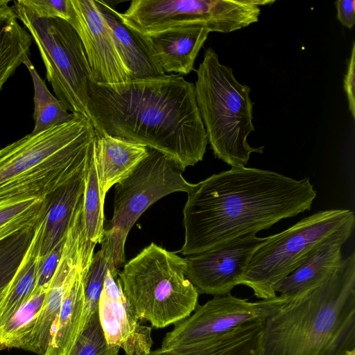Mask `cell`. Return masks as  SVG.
<instances>
[{
  "label": "cell",
  "mask_w": 355,
  "mask_h": 355,
  "mask_svg": "<svg viewBox=\"0 0 355 355\" xmlns=\"http://www.w3.org/2000/svg\"><path fill=\"white\" fill-rule=\"evenodd\" d=\"M316 191L309 178L297 180L275 171L233 166L195 184L183 209L189 256L268 230L311 209Z\"/></svg>",
  "instance_id": "obj_1"
},
{
  "label": "cell",
  "mask_w": 355,
  "mask_h": 355,
  "mask_svg": "<svg viewBox=\"0 0 355 355\" xmlns=\"http://www.w3.org/2000/svg\"><path fill=\"white\" fill-rule=\"evenodd\" d=\"M87 110L96 135L143 144L184 168L202 161L206 152L195 85L180 74L113 85L92 80Z\"/></svg>",
  "instance_id": "obj_2"
},
{
  "label": "cell",
  "mask_w": 355,
  "mask_h": 355,
  "mask_svg": "<svg viewBox=\"0 0 355 355\" xmlns=\"http://www.w3.org/2000/svg\"><path fill=\"white\" fill-rule=\"evenodd\" d=\"M355 347V253L263 322V355H342Z\"/></svg>",
  "instance_id": "obj_3"
},
{
  "label": "cell",
  "mask_w": 355,
  "mask_h": 355,
  "mask_svg": "<svg viewBox=\"0 0 355 355\" xmlns=\"http://www.w3.org/2000/svg\"><path fill=\"white\" fill-rule=\"evenodd\" d=\"M96 132L80 116L0 149V202L46 198L84 170Z\"/></svg>",
  "instance_id": "obj_4"
},
{
  "label": "cell",
  "mask_w": 355,
  "mask_h": 355,
  "mask_svg": "<svg viewBox=\"0 0 355 355\" xmlns=\"http://www.w3.org/2000/svg\"><path fill=\"white\" fill-rule=\"evenodd\" d=\"M196 72V101L214 156L231 167L245 166L251 153H262L264 148L251 147L247 141L254 130L250 87L237 81L211 47Z\"/></svg>",
  "instance_id": "obj_5"
},
{
  "label": "cell",
  "mask_w": 355,
  "mask_h": 355,
  "mask_svg": "<svg viewBox=\"0 0 355 355\" xmlns=\"http://www.w3.org/2000/svg\"><path fill=\"white\" fill-rule=\"evenodd\" d=\"M184 258L151 243L118 272L123 294L136 318L157 329L189 316L199 293L187 278Z\"/></svg>",
  "instance_id": "obj_6"
},
{
  "label": "cell",
  "mask_w": 355,
  "mask_h": 355,
  "mask_svg": "<svg viewBox=\"0 0 355 355\" xmlns=\"http://www.w3.org/2000/svg\"><path fill=\"white\" fill-rule=\"evenodd\" d=\"M354 225V214L347 209L319 211L304 218L266 238L253 252L239 285L250 288L259 299L275 297L277 285L311 253L328 242H346Z\"/></svg>",
  "instance_id": "obj_7"
},
{
  "label": "cell",
  "mask_w": 355,
  "mask_h": 355,
  "mask_svg": "<svg viewBox=\"0 0 355 355\" xmlns=\"http://www.w3.org/2000/svg\"><path fill=\"white\" fill-rule=\"evenodd\" d=\"M184 169L164 153L148 148V155L125 179L115 184L113 216L105 227L101 250L117 270L125 263L128 234L140 216L172 193H189L195 184L182 176Z\"/></svg>",
  "instance_id": "obj_8"
},
{
  "label": "cell",
  "mask_w": 355,
  "mask_h": 355,
  "mask_svg": "<svg viewBox=\"0 0 355 355\" xmlns=\"http://www.w3.org/2000/svg\"><path fill=\"white\" fill-rule=\"evenodd\" d=\"M12 8L38 48L55 97L67 110L89 120L87 105L92 78L76 30L61 19L33 16L19 0Z\"/></svg>",
  "instance_id": "obj_9"
},
{
  "label": "cell",
  "mask_w": 355,
  "mask_h": 355,
  "mask_svg": "<svg viewBox=\"0 0 355 355\" xmlns=\"http://www.w3.org/2000/svg\"><path fill=\"white\" fill-rule=\"evenodd\" d=\"M275 0H133L123 12H112L129 30L147 34L202 26L228 33L257 22L261 6Z\"/></svg>",
  "instance_id": "obj_10"
},
{
  "label": "cell",
  "mask_w": 355,
  "mask_h": 355,
  "mask_svg": "<svg viewBox=\"0 0 355 355\" xmlns=\"http://www.w3.org/2000/svg\"><path fill=\"white\" fill-rule=\"evenodd\" d=\"M288 296L250 302L230 293L214 296L175 324L164 337L161 347H184L223 334L246 322L264 321Z\"/></svg>",
  "instance_id": "obj_11"
},
{
  "label": "cell",
  "mask_w": 355,
  "mask_h": 355,
  "mask_svg": "<svg viewBox=\"0 0 355 355\" xmlns=\"http://www.w3.org/2000/svg\"><path fill=\"white\" fill-rule=\"evenodd\" d=\"M69 22L84 47L92 81L113 85L128 82L130 73L116 49L111 30L95 0H69Z\"/></svg>",
  "instance_id": "obj_12"
},
{
  "label": "cell",
  "mask_w": 355,
  "mask_h": 355,
  "mask_svg": "<svg viewBox=\"0 0 355 355\" xmlns=\"http://www.w3.org/2000/svg\"><path fill=\"white\" fill-rule=\"evenodd\" d=\"M266 238L251 234L186 256L185 275L199 294L217 296L230 293L239 285L253 252Z\"/></svg>",
  "instance_id": "obj_13"
},
{
  "label": "cell",
  "mask_w": 355,
  "mask_h": 355,
  "mask_svg": "<svg viewBox=\"0 0 355 355\" xmlns=\"http://www.w3.org/2000/svg\"><path fill=\"white\" fill-rule=\"evenodd\" d=\"M83 245L82 214L76 211L70 221L60 261L24 350L38 355L45 352L64 297L82 265Z\"/></svg>",
  "instance_id": "obj_14"
},
{
  "label": "cell",
  "mask_w": 355,
  "mask_h": 355,
  "mask_svg": "<svg viewBox=\"0 0 355 355\" xmlns=\"http://www.w3.org/2000/svg\"><path fill=\"white\" fill-rule=\"evenodd\" d=\"M99 320L107 343L123 349L125 355H145L151 351L152 328L142 325L122 290L118 270L106 273L98 302Z\"/></svg>",
  "instance_id": "obj_15"
},
{
  "label": "cell",
  "mask_w": 355,
  "mask_h": 355,
  "mask_svg": "<svg viewBox=\"0 0 355 355\" xmlns=\"http://www.w3.org/2000/svg\"><path fill=\"white\" fill-rule=\"evenodd\" d=\"M131 31L165 73L181 76L194 69L195 60L210 33L202 26L175 27L147 34Z\"/></svg>",
  "instance_id": "obj_16"
},
{
  "label": "cell",
  "mask_w": 355,
  "mask_h": 355,
  "mask_svg": "<svg viewBox=\"0 0 355 355\" xmlns=\"http://www.w3.org/2000/svg\"><path fill=\"white\" fill-rule=\"evenodd\" d=\"M143 144L110 135H96L94 157L100 189H110L126 178L148 155Z\"/></svg>",
  "instance_id": "obj_17"
},
{
  "label": "cell",
  "mask_w": 355,
  "mask_h": 355,
  "mask_svg": "<svg viewBox=\"0 0 355 355\" xmlns=\"http://www.w3.org/2000/svg\"><path fill=\"white\" fill-rule=\"evenodd\" d=\"M263 322H248L223 334L190 346L160 347L145 355H263Z\"/></svg>",
  "instance_id": "obj_18"
},
{
  "label": "cell",
  "mask_w": 355,
  "mask_h": 355,
  "mask_svg": "<svg viewBox=\"0 0 355 355\" xmlns=\"http://www.w3.org/2000/svg\"><path fill=\"white\" fill-rule=\"evenodd\" d=\"M89 266H85L82 259V265L64 297L43 355H69L84 329L85 280Z\"/></svg>",
  "instance_id": "obj_19"
},
{
  "label": "cell",
  "mask_w": 355,
  "mask_h": 355,
  "mask_svg": "<svg viewBox=\"0 0 355 355\" xmlns=\"http://www.w3.org/2000/svg\"><path fill=\"white\" fill-rule=\"evenodd\" d=\"M85 169V167L50 196L42 234V257L46 255L67 234L73 214L83 193Z\"/></svg>",
  "instance_id": "obj_20"
},
{
  "label": "cell",
  "mask_w": 355,
  "mask_h": 355,
  "mask_svg": "<svg viewBox=\"0 0 355 355\" xmlns=\"http://www.w3.org/2000/svg\"><path fill=\"white\" fill-rule=\"evenodd\" d=\"M345 243L338 240L320 245L277 285L276 293L291 296L323 282L340 266Z\"/></svg>",
  "instance_id": "obj_21"
},
{
  "label": "cell",
  "mask_w": 355,
  "mask_h": 355,
  "mask_svg": "<svg viewBox=\"0 0 355 355\" xmlns=\"http://www.w3.org/2000/svg\"><path fill=\"white\" fill-rule=\"evenodd\" d=\"M96 1L111 30L118 52L131 80L148 79L165 75L166 73L151 59L132 31L112 12V6L103 1Z\"/></svg>",
  "instance_id": "obj_22"
},
{
  "label": "cell",
  "mask_w": 355,
  "mask_h": 355,
  "mask_svg": "<svg viewBox=\"0 0 355 355\" xmlns=\"http://www.w3.org/2000/svg\"><path fill=\"white\" fill-rule=\"evenodd\" d=\"M44 216L35 227L33 236L23 263L0 303V326L31 297L36 286L42 259L40 245Z\"/></svg>",
  "instance_id": "obj_23"
},
{
  "label": "cell",
  "mask_w": 355,
  "mask_h": 355,
  "mask_svg": "<svg viewBox=\"0 0 355 355\" xmlns=\"http://www.w3.org/2000/svg\"><path fill=\"white\" fill-rule=\"evenodd\" d=\"M32 37L17 21L12 7L0 8V91L29 57Z\"/></svg>",
  "instance_id": "obj_24"
},
{
  "label": "cell",
  "mask_w": 355,
  "mask_h": 355,
  "mask_svg": "<svg viewBox=\"0 0 355 355\" xmlns=\"http://www.w3.org/2000/svg\"><path fill=\"white\" fill-rule=\"evenodd\" d=\"M98 183L94 157V140L85 169V187L82 196L84 243L95 247L104 236V202Z\"/></svg>",
  "instance_id": "obj_25"
},
{
  "label": "cell",
  "mask_w": 355,
  "mask_h": 355,
  "mask_svg": "<svg viewBox=\"0 0 355 355\" xmlns=\"http://www.w3.org/2000/svg\"><path fill=\"white\" fill-rule=\"evenodd\" d=\"M49 202L50 196L0 202V242L33 229L45 215Z\"/></svg>",
  "instance_id": "obj_26"
},
{
  "label": "cell",
  "mask_w": 355,
  "mask_h": 355,
  "mask_svg": "<svg viewBox=\"0 0 355 355\" xmlns=\"http://www.w3.org/2000/svg\"><path fill=\"white\" fill-rule=\"evenodd\" d=\"M34 87V128L32 134L39 133L51 127L71 121L80 115L68 112L67 109L49 90L44 80L38 74L29 57L24 63ZM84 117V116H83Z\"/></svg>",
  "instance_id": "obj_27"
},
{
  "label": "cell",
  "mask_w": 355,
  "mask_h": 355,
  "mask_svg": "<svg viewBox=\"0 0 355 355\" xmlns=\"http://www.w3.org/2000/svg\"><path fill=\"white\" fill-rule=\"evenodd\" d=\"M46 291L33 295L4 324L0 326V350L25 347L35 325Z\"/></svg>",
  "instance_id": "obj_28"
},
{
  "label": "cell",
  "mask_w": 355,
  "mask_h": 355,
  "mask_svg": "<svg viewBox=\"0 0 355 355\" xmlns=\"http://www.w3.org/2000/svg\"><path fill=\"white\" fill-rule=\"evenodd\" d=\"M31 239V233L21 232L0 242V303L23 263Z\"/></svg>",
  "instance_id": "obj_29"
},
{
  "label": "cell",
  "mask_w": 355,
  "mask_h": 355,
  "mask_svg": "<svg viewBox=\"0 0 355 355\" xmlns=\"http://www.w3.org/2000/svg\"><path fill=\"white\" fill-rule=\"evenodd\" d=\"M109 269L115 270L100 249L97 253L94 254L85 277L84 327L92 315L98 311L105 277Z\"/></svg>",
  "instance_id": "obj_30"
},
{
  "label": "cell",
  "mask_w": 355,
  "mask_h": 355,
  "mask_svg": "<svg viewBox=\"0 0 355 355\" xmlns=\"http://www.w3.org/2000/svg\"><path fill=\"white\" fill-rule=\"evenodd\" d=\"M119 350L107 343L97 311L81 331L69 355H118Z\"/></svg>",
  "instance_id": "obj_31"
},
{
  "label": "cell",
  "mask_w": 355,
  "mask_h": 355,
  "mask_svg": "<svg viewBox=\"0 0 355 355\" xmlns=\"http://www.w3.org/2000/svg\"><path fill=\"white\" fill-rule=\"evenodd\" d=\"M19 2L37 18H57L67 21L70 17L69 0H19Z\"/></svg>",
  "instance_id": "obj_32"
},
{
  "label": "cell",
  "mask_w": 355,
  "mask_h": 355,
  "mask_svg": "<svg viewBox=\"0 0 355 355\" xmlns=\"http://www.w3.org/2000/svg\"><path fill=\"white\" fill-rule=\"evenodd\" d=\"M65 239L66 236L46 255L42 257L36 286L32 295L48 289L60 261Z\"/></svg>",
  "instance_id": "obj_33"
},
{
  "label": "cell",
  "mask_w": 355,
  "mask_h": 355,
  "mask_svg": "<svg viewBox=\"0 0 355 355\" xmlns=\"http://www.w3.org/2000/svg\"><path fill=\"white\" fill-rule=\"evenodd\" d=\"M355 42H353L347 70L344 78V89L347 94L349 110L355 119Z\"/></svg>",
  "instance_id": "obj_34"
},
{
  "label": "cell",
  "mask_w": 355,
  "mask_h": 355,
  "mask_svg": "<svg viewBox=\"0 0 355 355\" xmlns=\"http://www.w3.org/2000/svg\"><path fill=\"white\" fill-rule=\"evenodd\" d=\"M337 19L340 24L351 29L355 24V1L338 0L335 3Z\"/></svg>",
  "instance_id": "obj_35"
},
{
  "label": "cell",
  "mask_w": 355,
  "mask_h": 355,
  "mask_svg": "<svg viewBox=\"0 0 355 355\" xmlns=\"http://www.w3.org/2000/svg\"><path fill=\"white\" fill-rule=\"evenodd\" d=\"M342 355H355V347L345 351Z\"/></svg>",
  "instance_id": "obj_36"
},
{
  "label": "cell",
  "mask_w": 355,
  "mask_h": 355,
  "mask_svg": "<svg viewBox=\"0 0 355 355\" xmlns=\"http://www.w3.org/2000/svg\"><path fill=\"white\" fill-rule=\"evenodd\" d=\"M9 1H0V8L8 6Z\"/></svg>",
  "instance_id": "obj_37"
}]
</instances>
